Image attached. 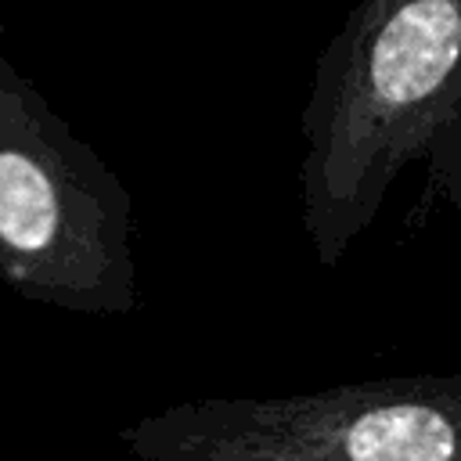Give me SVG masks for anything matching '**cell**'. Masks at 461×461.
Here are the masks:
<instances>
[{"instance_id":"3957f363","label":"cell","mask_w":461,"mask_h":461,"mask_svg":"<svg viewBox=\"0 0 461 461\" xmlns=\"http://www.w3.org/2000/svg\"><path fill=\"white\" fill-rule=\"evenodd\" d=\"M119 443L137 461H461V371L187 400Z\"/></svg>"},{"instance_id":"6da1fadb","label":"cell","mask_w":461,"mask_h":461,"mask_svg":"<svg viewBox=\"0 0 461 461\" xmlns=\"http://www.w3.org/2000/svg\"><path fill=\"white\" fill-rule=\"evenodd\" d=\"M299 140V227L328 270L411 169L407 238L461 212V0H357L313 61Z\"/></svg>"},{"instance_id":"7a4b0ae2","label":"cell","mask_w":461,"mask_h":461,"mask_svg":"<svg viewBox=\"0 0 461 461\" xmlns=\"http://www.w3.org/2000/svg\"><path fill=\"white\" fill-rule=\"evenodd\" d=\"M126 184L0 58V285L83 317L140 310Z\"/></svg>"}]
</instances>
